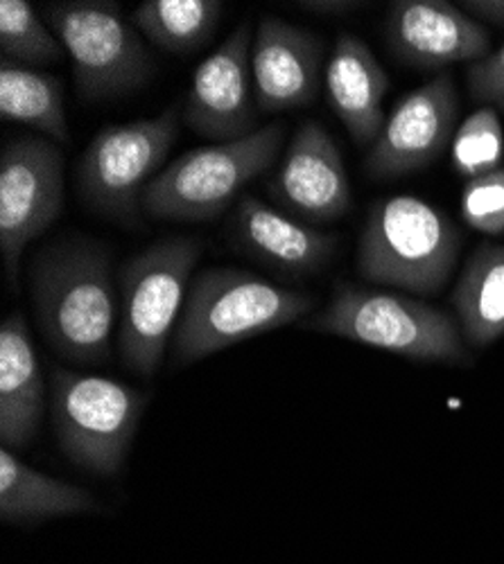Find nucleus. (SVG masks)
<instances>
[{"label":"nucleus","instance_id":"7","mask_svg":"<svg viewBox=\"0 0 504 564\" xmlns=\"http://www.w3.org/2000/svg\"><path fill=\"white\" fill-rule=\"evenodd\" d=\"M41 17L73 64L82 102H105L143 88L157 73L141 32L111 0H53Z\"/></svg>","mask_w":504,"mask_h":564},{"label":"nucleus","instance_id":"18","mask_svg":"<svg viewBox=\"0 0 504 564\" xmlns=\"http://www.w3.org/2000/svg\"><path fill=\"white\" fill-rule=\"evenodd\" d=\"M45 411V384L30 325L21 312L0 323V445L25 449Z\"/></svg>","mask_w":504,"mask_h":564},{"label":"nucleus","instance_id":"8","mask_svg":"<svg viewBox=\"0 0 504 564\" xmlns=\"http://www.w3.org/2000/svg\"><path fill=\"white\" fill-rule=\"evenodd\" d=\"M53 427L62 452L98 477H116L150 395L94 372L53 368Z\"/></svg>","mask_w":504,"mask_h":564},{"label":"nucleus","instance_id":"20","mask_svg":"<svg viewBox=\"0 0 504 564\" xmlns=\"http://www.w3.org/2000/svg\"><path fill=\"white\" fill-rule=\"evenodd\" d=\"M462 337L486 348L504 337V242H482L467 258L450 292Z\"/></svg>","mask_w":504,"mask_h":564},{"label":"nucleus","instance_id":"17","mask_svg":"<svg viewBox=\"0 0 504 564\" xmlns=\"http://www.w3.org/2000/svg\"><path fill=\"white\" fill-rule=\"evenodd\" d=\"M324 84L329 102L353 143L360 148L374 145L387 120L383 102L389 90V75L369 45L351 32H342L326 64Z\"/></svg>","mask_w":504,"mask_h":564},{"label":"nucleus","instance_id":"27","mask_svg":"<svg viewBox=\"0 0 504 564\" xmlns=\"http://www.w3.org/2000/svg\"><path fill=\"white\" fill-rule=\"evenodd\" d=\"M460 8L480 25L504 30V0H464Z\"/></svg>","mask_w":504,"mask_h":564},{"label":"nucleus","instance_id":"6","mask_svg":"<svg viewBox=\"0 0 504 564\" xmlns=\"http://www.w3.org/2000/svg\"><path fill=\"white\" fill-rule=\"evenodd\" d=\"M286 140L281 120L232 143H213L176 156L148 185L143 210L152 219L213 221L245 187L279 159Z\"/></svg>","mask_w":504,"mask_h":564},{"label":"nucleus","instance_id":"1","mask_svg":"<svg viewBox=\"0 0 504 564\" xmlns=\"http://www.w3.org/2000/svg\"><path fill=\"white\" fill-rule=\"evenodd\" d=\"M28 288L45 344L82 366L105 364L118 323V288L111 251L73 235L43 245L30 260Z\"/></svg>","mask_w":504,"mask_h":564},{"label":"nucleus","instance_id":"21","mask_svg":"<svg viewBox=\"0 0 504 564\" xmlns=\"http://www.w3.org/2000/svg\"><path fill=\"white\" fill-rule=\"evenodd\" d=\"M222 12L219 0H143L131 23L159 51L183 57L204 48Z\"/></svg>","mask_w":504,"mask_h":564},{"label":"nucleus","instance_id":"28","mask_svg":"<svg viewBox=\"0 0 504 564\" xmlns=\"http://www.w3.org/2000/svg\"><path fill=\"white\" fill-rule=\"evenodd\" d=\"M299 8H303L305 12L324 14V17H340L362 8V3H353V0H303V3H299Z\"/></svg>","mask_w":504,"mask_h":564},{"label":"nucleus","instance_id":"3","mask_svg":"<svg viewBox=\"0 0 504 564\" xmlns=\"http://www.w3.org/2000/svg\"><path fill=\"white\" fill-rule=\"evenodd\" d=\"M462 228L441 208L411 195L372 204L355 251L362 280L417 296H437L462 253Z\"/></svg>","mask_w":504,"mask_h":564},{"label":"nucleus","instance_id":"25","mask_svg":"<svg viewBox=\"0 0 504 564\" xmlns=\"http://www.w3.org/2000/svg\"><path fill=\"white\" fill-rule=\"evenodd\" d=\"M462 219L469 228L497 238L504 232V165L491 174L467 181L462 191Z\"/></svg>","mask_w":504,"mask_h":564},{"label":"nucleus","instance_id":"16","mask_svg":"<svg viewBox=\"0 0 504 564\" xmlns=\"http://www.w3.org/2000/svg\"><path fill=\"white\" fill-rule=\"evenodd\" d=\"M236 245L269 269L292 275H314L333 260L340 238L283 210L243 195L234 210Z\"/></svg>","mask_w":504,"mask_h":564},{"label":"nucleus","instance_id":"15","mask_svg":"<svg viewBox=\"0 0 504 564\" xmlns=\"http://www.w3.org/2000/svg\"><path fill=\"white\" fill-rule=\"evenodd\" d=\"M326 41L277 17H265L254 34L251 73L260 113H281L314 102L322 88Z\"/></svg>","mask_w":504,"mask_h":564},{"label":"nucleus","instance_id":"23","mask_svg":"<svg viewBox=\"0 0 504 564\" xmlns=\"http://www.w3.org/2000/svg\"><path fill=\"white\" fill-rule=\"evenodd\" d=\"M0 55L8 64L36 70L64 62L66 51L32 3L3 0L0 3Z\"/></svg>","mask_w":504,"mask_h":564},{"label":"nucleus","instance_id":"4","mask_svg":"<svg viewBox=\"0 0 504 564\" xmlns=\"http://www.w3.org/2000/svg\"><path fill=\"white\" fill-rule=\"evenodd\" d=\"M303 330L348 339L426 364L469 366L460 323L443 310L398 292L337 282L329 305L301 323Z\"/></svg>","mask_w":504,"mask_h":564},{"label":"nucleus","instance_id":"24","mask_svg":"<svg viewBox=\"0 0 504 564\" xmlns=\"http://www.w3.org/2000/svg\"><path fill=\"white\" fill-rule=\"evenodd\" d=\"M450 159L454 172L467 181L491 174L504 165V129L493 107H480L457 127Z\"/></svg>","mask_w":504,"mask_h":564},{"label":"nucleus","instance_id":"11","mask_svg":"<svg viewBox=\"0 0 504 564\" xmlns=\"http://www.w3.org/2000/svg\"><path fill=\"white\" fill-rule=\"evenodd\" d=\"M460 96L450 73H439L407 93L387 116L385 127L364 159L372 178L389 181L430 167L452 145Z\"/></svg>","mask_w":504,"mask_h":564},{"label":"nucleus","instance_id":"10","mask_svg":"<svg viewBox=\"0 0 504 564\" xmlns=\"http://www.w3.org/2000/svg\"><path fill=\"white\" fill-rule=\"evenodd\" d=\"M64 197V152L55 140H10L0 152V251L12 282L25 249L60 219Z\"/></svg>","mask_w":504,"mask_h":564},{"label":"nucleus","instance_id":"12","mask_svg":"<svg viewBox=\"0 0 504 564\" xmlns=\"http://www.w3.org/2000/svg\"><path fill=\"white\" fill-rule=\"evenodd\" d=\"M251 45L254 30L249 23H240L195 68L181 102L183 122L213 143H232L258 131L260 111L251 73Z\"/></svg>","mask_w":504,"mask_h":564},{"label":"nucleus","instance_id":"13","mask_svg":"<svg viewBox=\"0 0 504 564\" xmlns=\"http://www.w3.org/2000/svg\"><path fill=\"white\" fill-rule=\"evenodd\" d=\"M267 187L279 210L310 226L337 221L353 204L342 152L314 120L297 129Z\"/></svg>","mask_w":504,"mask_h":564},{"label":"nucleus","instance_id":"9","mask_svg":"<svg viewBox=\"0 0 504 564\" xmlns=\"http://www.w3.org/2000/svg\"><path fill=\"white\" fill-rule=\"evenodd\" d=\"M179 122L181 102H172L152 118L100 129L77 163L82 202L100 217L127 226L139 221L148 185L176 143Z\"/></svg>","mask_w":504,"mask_h":564},{"label":"nucleus","instance_id":"22","mask_svg":"<svg viewBox=\"0 0 504 564\" xmlns=\"http://www.w3.org/2000/svg\"><path fill=\"white\" fill-rule=\"evenodd\" d=\"M0 116L28 124L55 143H68L64 88L55 75L0 62Z\"/></svg>","mask_w":504,"mask_h":564},{"label":"nucleus","instance_id":"26","mask_svg":"<svg viewBox=\"0 0 504 564\" xmlns=\"http://www.w3.org/2000/svg\"><path fill=\"white\" fill-rule=\"evenodd\" d=\"M467 82L473 102L504 113V43L486 59L469 66Z\"/></svg>","mask_w":504,"mask_h":564},{"label":"nucleus","instance_id":"2","mask_svg":"<svg viewBox=\"0 0 504 564\" xmlns=\"http://www.w3.org/2000/svg\"><path fill=\"white\" fill-rule=\"evenodd\" d=\"M317 299L258 273L217 267L195 273L172 337V364L183 368L228 346L305 318Z\"/></svg>","mask_w":504,"mask_h":564},{"label":"nucleus","instance_id":"14","mask_svg":"<svg viewBox=\"0 0 504 564\" xmlns=\"http://www.w3.org/2000/svg\"><path fill=\"white\" fill-rule=\"evenodd\" d=\"M385 43L392 57L419 70L473 66L493 53L486 28L443 0H396L385 17Z\"/></svg>","mask_w":504,"mask_h":564},{"label":"nucleus","instance_id":"5","mask_svg":"<svg viewBox=\"0 0 504 564\" xmlns=\"http://www.w3.org/2000/svg\"><path fill=\"white\" fill-rule=\"evenodd\" d=\"M202 251L197 238H165L125 260L116 273L118 350L141 378H152L163 364Z\"/></svg>","mask_w":504,"mask_h":564},{"label":"nucleus","instance_id":"19","mask_svg":"<svg viewBox=\"0 0 504 564\" xmlns=\"http://www.w3.org/2000/svg\"><path fill=\"white\" fill-rule=\"evenodd\" d=\"M100 510V501L88 490L43 475L10 447H0V520L6 524L34 527L57 517Z\"/></svg>","mask_w":504,"mask_h":564}]
</instances>
